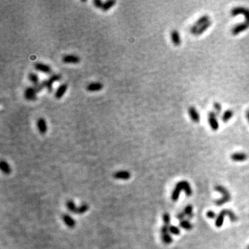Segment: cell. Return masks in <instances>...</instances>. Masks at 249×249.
<instances>
[{"mask_svg": "<svg viewBox=\"0 0 249 249\" xmlns=\"http://www.w3.org/2000/svg\"><path fill=\"white\" fill-rule=\"evenodd\" d=\"M215 190L222 195V198L219 199L217 201H215V203L216 204V206H223L224 203H228V201L230 200V193H229L228 190L225 188V187L220 185H217L215 186Z\"/></svg>", "mask_w": 249, "mask_h": 249, "instance_id": "obj_1", "label": "cell"}, {"mask_svg": "<svg viewBox=\"0 0 249 249\" xmlns=\"http://www.w3.org/2000/svg\"><path fill=\"white\" fill-rule=\"evenodd\" d=\"M239 15H242L245 17V20L249 21V9L244 6H236L231 9L230 15L236 17Z\"/></svg>", "mask_w": 249, "mask_h": 249, "instance_id": "obj_2", "label": "cell"}, {"mask_svg": "<svg viewBox=\"0 0 249 249\" xmlns=\"http://www.w3.org/2000/svg\"><path fill=\"white\" fill-rule=\"evenodd\" d=\"M208 21H210V17H209L208 15H203L200 17L196 21L195 24L191 26V28L190 29V33L193 35H195L199 27L202 26L203 24H206V22H208Z\"/></svg>", "mask_w": 249, "mask_h": 249, "instance_id": "obj_3", "label": "cell"}, {"mask_svg": "<svg viewBox=\"0 0 249 249\" xmlns=\"http://www.w3.org/2000/svg\"><path fill=\"white\" fill-rule=\"evenodd\" d=\"M249 29V21L245 20V22H241V23L236 24L234 26L232 29H231V33L233 36H237L244 31H246V30Z\"/></svg>", "mask_w": 249, "mask_h": 249, "instance_id": "obj_4", "label": "cell"}, {"mask_svg": "<svg viewBox=\"0 0 249 249\" xmlns=\"http://www.w3.org/2000/svg\"><path fill=\"white\" fill-rule=\"evenodd\" d=\"M208 124L210 125L212 130L213 131H217L220 128V124H219L217 116L215 114L214 111H210L208 114Z\"/></svg>", "mask_w": 249, "mask_h": 249, "instance_id": "obj_5", "label": "cell"}, {"mask_svg": "<svg viewBox=\"0 0 249 249\" xmlns=\"http://www.w3.org/2000/svg\"><path fill=\"white\" fill-rule=\"evenodd\" d=\"M37 94L34 87H29L24 91V98L29 101H34L37 99Z\"/></svg>", "mask_w": 249, "mask_h": 249, "instance_id": "obj_6", "label": "cell"}, {"mask_svg": "<svg viewBox=\"0 0 249 249\" xmlns=\"http://www.w3.org/2000/svg\"><path fill=\"white\" fill-rule=\"evenodd\" d=\"M62 62L65 64H76L80 62V58L76 55H66L62 58Z\"/></svg>", "mask_w": 249, "mask_h": 249, "instance_id": "obj_7", "label": "cell"}, {"mask_svg": "<svg viewBox=\"0 0 249 249\" xmlns=\"http://www.w3.org/2000/svg\"><path fill=\"white\" fill-rule=\"evenodd\" d=\"M188 114L189 116H190L191 120L193 121L194 123H199L200 122V114L198 112V111L196 110V109L195 107L191 106L188 108Z\"/></svg>", "mask_w": 249, "mask_h": 249, "instance_id": "obj_8", "label": "cell"}, {"mask_svg": "<svg viewBox=\"0 0 249 249\" xmlns=\"http://www.w3.org/2000/svg\"><path fill=\"white\" fill-rule=\"evenodd\" d=\"M113 177L118 180H128L131 177V174L127 170H121L114 173Z\"/></svg>", "mask_w": 249, "mask_h": 249, "instance_id": "obj_9", "label": "cell"}, {"mask_svg": "<svg viewBox=\"0 0 249 249\" xmlns=\"http://www.w3.org/2000/svg\"><path fill=\"white\" fill-rule=\"evenodd\" d=\"M35 68H36V70L42 72V73H46V74H50L51 73L52 69L51 67L49 65H47L46 64L41 63V62H37V63L35 64Z\"/></svg>", "mask_w": 249, "mask_h": 249, "instance_id": "obj_10", "label": "cell"}, {"mask_svg": "<svg viewBox=\"0 0 249 249\" xmlns=\"http://www.w3.org/2000/svg\"><path fill=\"white\" fill-rule=\"evenodd\" d=\"M37 128L41 134H45L47 131V124L46 120L43 118H39L37 121Z\"/></svg>", "mask_w": 249, "mask_h": 249, "instance_id": "obj_11", "label": "cell"}, {"mask_svg": "<svg viewBox=\"0 0 249 249\" xmlns=\"http://www.w3.org/2000/svg\"><path fill=\"white\" fill-rule=\"evenodd\" d=\"M170 37H171V40L172 42V43L174 46H179L181 45V39L180 34H179V32L177 31V30H173V31H171Z\"/></svg>", "mask_w": 249, "mask_h": 249, "instance_id": "obj_12", "label": "cell"}, {"mask_svg": "<svg viewBox=\"0 0 249 249\" xmlns=\"http://www.w3.org/2000/svg\"><path fill=\"white\" fill-rule=\"evenodd\" d=\"M103 84L101 83L98 82H95V83H91L87 86L86 89L89 92H96L99 91L103 89Z\"/></svg>", "mask_w": 249, "mask_h": 249, "instance_id": "obj_13", "label": "cell"}, {"mask_svg": "<svg viewBox=\"0 0 249 249\" xmlns=\"http://www.w3.org/2000/svg\"><path fill=\"white\" fill-rule=\"evenodd\" d=\"M67 89H68V84L67 83L62 84L61 85L58 87V89H57L56 93H55V98L58 100L61 99L62 97L64 96V94L66 93Z\"/></svg>", "mask_w": 249, "mask_h": 249, "instance_id": "obj_14", "label": "cell"}, {"mask_svg": "<svg viewBox=\"0 0 249 249\" xmlns=\"http://www.w3.org/2000/svg\"><path fill=\"white\" fill-rule=\"evenodd\" d=\"M62 220H63L64 223L66 224V225L68 226L69 228H73L76 226V221H75L73 217L68 215V214H63L62 216Z\"/></svg>", "mask_w": 249, "mask_h": 249, "instance_id": "obj_15", "label": "cell"}, {"mask_svg": "<svg viewBox=\"0 0 249 249\" xmlns=\"http://www.w3.org/2000/svg\"><path fill=\"white\" fill-rule=\"evenodd\" d=\"M247 158V154L244 152H235L230 156V159L235 162H243L246 161Z\"/></svg>", "mask_w": 249, "mask_h": 249, "instance_id": "obj_16", "label": "cell"}, {"mask_svg": "<svg viewBox=\"0 0 249 249\" xmlns=\"http://www.w3.org/2000/svg\"><path fill=\"white\" fill-rule=\"evenodd\" d=\"M225 216H226V209H223V210H221L220 213H219V215H217V218H216L215 223L216 227H217V228L221 227V226H222L223 223Z\"/></svg>", "mask_w": 249, "mask_h": 249, "instance_id": "obj_17", "label": "cell"}, {"mask_svg": "<svg viewBox=\"0 0 249 249\" xmlns=\"http://www.w3.org/2000/svg\"><path fill=\"white\" fill-rule=\"evenodd\" d=\"M181 190H183L182 189V187H181V185L180 182H179L177 184H176L175 188L172 191V199L173 201H176L178 200V199L179 197V195H180V193Z\"/></svg>", "mask_w": 249, "mask_h": 249, "instance_id": "obj_18", "label": "cell"}, {"mask_svg": "<svg viewBox=\"0 0 249 249\" xmlns=\"http://www.w3.org/2000/svg\"><path fill=\"white\" fill-rule=\"evenodd\" d=\"M179 182H180L181 187H182L183 190L185 192L186 196H190L192 195V194H193V190H192L191 189L190 183L186 181H179Z\"/></svg>", "mask_w": 249, "mask_h": 249, "instance_id": "obj_19", "label": "cell"}, {"mask_svg": "<svg viewBox=\"0 0 249 249\" xmlns=\"http://www.w3.org/2000/svg\"><path fill=\"white\" fill-rule=\"evenodd\" d=\"M212 25V22L211 20L208 21V22H206V24H203L202 26H201L198 29L197 31H196V33L194 35V36H201V34H203L204 32H206L207 30L208 29L209 27H210Z\"/></svg>", "mask_w": 249, "mask_h": 249, "instance_id": "obj_20", "label": "cell"}, {"mask_svg": "<svg viewBox=\"0 0 249 249\" xmlns=\"http://www.w3.org/2000/svg\"><path fill=\"white\" fill-rule=\"evenodd\" d=\"M233 114L234 113L233 110H231V109H227V110H226L223 112L222 116H221V120H222L224 123H228V122L232 118Z\"/></svg>", "mask_w": 249, "mask_h": 249, "instance_id": "obj_21", "label": "cell"}, {"mask_svg": "<svg viewBox=\"0 0 249 249\" xmlns=\"http://www.w3.org/2000/svg\"><path fill=\"white\" fill-rule=\"evenodd\" d=\"M0 169H1L2 172L6 174H9L11 172V167H10L9 164L7 163L6 161H1V163H0Z\"/></svg>", "mask_w": 249, "mask_h": 249, "instance_id": "obj_22", "label": "cell"}, {"mask_svg": "<svg viewBox=\"0 0 249 249\" xmlns=\"http://www.w3.org/2000/svg\"><path fill=\"white\" fill-rule=\"evenodd\" d=\"M89 206L87 203H83L81 204L80 206H78L77 208L76 212H75V214H78V215H82V214L85 213L86 212L89 210Z\"/></svg>", "mask_w": 249, "mask_h": 249, "instance_id": "obj_23", "label": "cell"}, {"mask_svg": "<svg viewBox=\"0 0 249 249\" xmlns=\"http://www.w3.org/2000/svg\"><path fill=\"white\" fill-rule=\"evenodd\" d=\"M179 226H180L181 228H182L183 229H185L186 230H190L193 228V224H192L190 221L188 220H183L182 221H181L179 222Z\"/></svg>", "mask_w": 249, "mask_h": 249, "instance_id": "obj_24", "label": "cell"}, {"mask_svg": "<svg viewBox=\"0 0 249 249\" xmlns=\"http://www.w3.org/2000/svg\"><path fill=\"white\" fill-rule=\"evenodd\" d=\"M116 2L114 1V0H108V1L104 2L103 4V8H102V10H103L104 12H107V11H109V9H111L112 7L116 4Z\"/></svg>", "mask_w": 249, "mask_h": 249, "instance_id": "obj_25", "label": "cell"}, {"mask_svg": "<svg viewBox=\"0 0 249 249\" xmlns=\"http://www.w3.org/2000/svg\"><path fill=\"white\" fill-rule=\"evenodd\" d=\"M193 206L190 205V204H188V205H187L186 206L183 210V213L185 214V215L188 217L189 219H192L194 216L193 213Z\"/></svg>", "mask_w": 249, "mask_h": 249, "instance_id": "obj_26", "label": "cell"}, {"mask_svg": "<svg viewBox=\"0 0 249 249\" xmlns=\"http://www.w3.org/2000/svg\"><path fill=\"white\" fill-rule=\"evenodd\" d=\"M161 240L165 244H170L173 241V239L171 235L169 233L162 234L161 235Z\"/></svg>", "mask_w": 249, "mask_h": 249, "instance_id": "obj_27", "label": "cell"}, {"mask_svg": "<svg viewBox=\"0 0 249 249\" xmlns=\"http://www.w3.org/2000/svg\"><path fill=\"white\" fill-rule=\"evenodd\" d=\"M66 206H67V209L69 210V211H70L71 213H75V212H76L77 208H78L76 206V203H75L72 200L67 201L66 203Z\"/></svg>", "mask_w": 249, "mask_h": 249, "instance_id": "obj_28", "label": "cell"}, {"mask_svg": "<svg viewBox=\"0 0 249 249\" xmlns=\"http://www.w3.org/2000/svg\"><path fill=\"white\" fill-rule=\"evenodd\" d=\"M29 80L34 84V86L39 83V77L36 73H30L29 74Z\"/></svg>", "mask_w": 249, "mask_h": 249, "instance_id": "obj_29", "label": "cell"}, {"mask_svg": "<svg viewBox=\"0 0 249 249\" xmlns=\"http://www.w3.org/2000/svg\"><path fill=\"white\" fill-rule=\"evenodd\" d=\"M226 216L228 217L229 220H230L231 222H236L237 220V217L234 212L231 210H229V209H226Z\"/></svg>", "mask_w": 249, "mask_h": 249, "instance_id": "obj_30", "label": "cell"}, {"mask_svg": "<svg viewBox=\"0 0 249 249\" xmlns=\"http://www.w3.org/2000/svg\"><path fill=\"white\" fill-rule=\"evenodd\" d=\"M213 107H214V112H215L217 116H220L221 114V110H222V106L220 103H217L216 102L213 104Z\"/></svg>", "mask_w": 249, "mask_h": 249, "instance_id": "obj_31", "label": "cell"}, {"mask_svg": "<svg viewBox=\"0 0 249 249\" xmlns=\"http://www.w3.org/2000/svg\"><path fill=\"white\" fill-rule=\"evenodd\" d=\"M169 233L174 235H180V229L176 226H169Z\"/></svg>", "mask_w": 249, "mask_h": 249, "instance_id": "obj_32", "label": "cell"}, {"mask_svg": "<svg viewBox=\"0 0 249 249\" xmlns=\"http://www.w3.org/2000/svg\"><path fill=\"white\" fill-rule=\"evenodd\" d=\"M61 79H62L61 75L58 74V73H56V74L52 75L51 76H50V78L48 80L50 82H51L52 84H53L54 83H56V82L60 81Z\"/></svg>", "mask_w": 249, "mask_h": 249, "instance_id": "obj_33", "label": "cell"}, {"mask_svg": "<svg viewBox=\"0 0 249 249\" xmlns=\"http://www.w3.org/2000/svg\"><path fill=\"white\" fill-rule=\"evenodd\" d=\"M42 82H43L44 83V87L48 90V91L50 92V93L52 92V91H53V84H52L49 80H44Z\"/></svg>", "mask_w": 249, "mask_h": 249, "instance_id": "obj_34", "label": "cell"}, {"mask_svg": "<svg viewBox=\"0 0 249 249\" xmlns=\"http://www.w3.org/2000/svg\"><path fill=\"white\" fill-rule=\"evenodd\" d=\"M163 222H164V224H165V225H166V226L170 225V214L168 213H164L163 215Z\"/></svg>", "mask_w": 249, "mask_h": 249, "instance_id": "obj_35", "label": "cell"}, {"mask_svg": "<svg viewBox=\"0 0 249 249\" xmlns=\"http://www.w3.org/2000/svg\"><path fill=\"white\" fill-rule=\"evenodd\" d=\"M33 87H35V89H36V90L37 91V93L40 92L42 90V89L45 88V87H44L43 82H42V83H39V84H36V85H35Z\"/></svg>", "mask_w": 249, "mask_h": 249, "instance_id": "obj_36", "label": "cell"}, {"mask_svg": "<svg viewBox=\"0 0 249 249\" xmlns=\"http://www.w3.org/2000/svg\"><path fill=\"white\" fill-rule=\"evenodd\" d=\"M206 216L209 219H215L217 217V215L215 213V212L213 210H208L207 213H206Z\"/></svg>", "mask_w": 249, "mask_h": 249, "instance_id": "obj_37", "label": "cell"}, {"mask_svg": "<svg viewBox=\"0 0 249 249\" xmlns=\"http://www.w3.org/2000/svg\"><path fill=\"white\" fill-rule=\"evenodd\" d=\"M93 3L94 4V6H95L97 9H102V8H103L104 2H102L101 0H94V1L93 2Z\"/></svg>", "mask_w": 249, "mask_h": 249, "instance_id": "obj_38", "label": "cell"}, {"mask_svg": "<svg viewBox=\"0 0 249 249\" xmlns=\"http://www.w3.org/2000/svg\"><path fill=\"white\" fill-rule=\"evenodd\" d=\"M169 226H166V225H164L161 227V235L162 234H165V233H169Z\"/></svg>", "mask_w": 249, "mask_h": 249, "instance_id": "obj_39", "label": "cell"}, {"mask_svg": "<svg viewBox=\"0 0 249 249\" xmlns=\"http://www.w3.org/2000/svg\"><path fill=\"white\" fill-rule=\"evenodd\" d=\"M185 217H186L185 214L183 213V212H182V213H179L177 215H176V219H178V220L181 221H182V220H184Z\"/></svg>", "mask_w": 249, "mask_h": 249, "instance_id": "obj_40", "label": "cell"}, {"mask_svg": "<svg viewBox=\"0 0 249 249\" xmlns=\"http://www.w3.org/2000/svg\"><path fill=\"white\" fill-rule=\"evenodd\" d=\"M246 118H247V120H248V123H249V110H248L247 111H246Z\"/></svg>", "mask_w": 249, "mask_h": 249, "instance_id": "obj_41", "label": "cell"}, {"mask_svg": "<svg viewBox=\"0 0 249 249\" xmlns=\"http://www.w3.org/2000/svg\"><path fill=\"white\" fill-rule=\"evenodd\" d=\"M247 249H249V245L248 246V247H247Z\"/></svg>", "mask_w": 249, "mask_h": 249, "instance_id": "obj_42", "label": "cell"}]
</instances>
